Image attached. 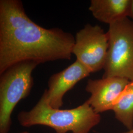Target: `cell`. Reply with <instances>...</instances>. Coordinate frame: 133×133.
I'll return each instance as SVG.
<instances>
[{"label":"cell","instance_id":"cell-1","mask_svg":"<svg viewBox=\"0 0 133 133\" xmlns=\"http://www.w3.org/2000/svg\"><path fill=\"white\" fill-rule=\"evenodd\" d=\"M75 43L71 33L35 23L21 1H0V75L19 62L70 60Z\"/></svg>","mask_w":133,"mask_h":133},{"label":"cell","instance_id":"cell-2","mask_svg":"<svg viewBox=\"0 0 133 133\" xmlns=\"http://www.w3.org/2000/svg\"><path fill=\"white\" fill-rule=\"evenodd\" d=\"M23 127L44 125L54 129L56 133H89L101 120L87 101L74 109H57L49 105L45 89L37 104L29 111H22L17 115Z\"/></svg>","mask_w":133,"mask_h":133},{"label":"cell","instance_id":"cell-3","mask_svg":"<svg viewBox=\"0 0 133 133\" xmlns=\"http://www.w3.org/2000/svg\"><path fill=\"white\" fill-rule=\"evenodd\" d=\"M39 64L32 61L17 63L0 75V133H8L11 114L19 101L28 96L33 86L32 76Z\"/></svg>","mask_w":133,"mask_h":133},{"label":"cell","instance_id":"cell-4","mask_svg":"<svg viewBox=\"0 0 133 133\" xmlns=\"http://www.w3.org/2000/svg\"><path fill=\"white\" fill-rule=\"evenodd\" d=\"M109 48L103 77L133 81V20L127 17L109 25Z\"/></svg>","mask_w":133,"mask_h":133},{"label":"cell","instance_id":"cell-5","mask_svg":"<svg viewBox=\"0 0 133 133\" xmlns=\"http://www.w3.org/2000/svg\"><path fill=\"white\" fill-rule=\"evenodd\" d=\"M108 48L107 33L98 25L88 24L76 33L72 54L93 73L104 69Z\"/></svg>","mask_w":133,"mask_h":133},{"label":"cell","instance_id":"cell-6","mask_svg":"<svg viewBox=\"0 0 133 133\" xmlns=\"http://www.w3.org/2000/svg\"><path fill=\"white\" fill-rule=\"evenodd\" d=\"M130 81L118 77L90 79L85 87L91 95L87 101L97 114L112 110L116 101Z\"/></svg>","mask_w":133,"mask_h":133},{"label":"cell","instance_id":"cell-7","mask_svg":"<svg viewBox=\"0 0 133 133\" xmlns=\"http://www.w3.org/2000/svg\"><path fill=\"white\" fill-rule=\"evenodd\" d=\"M91 73L84 65L76 60L62 71L53 74L49 79L46 89L49 105L53 108L60 109L63 105V97L66 92Z\"/></svg>","mask_w":133,"mask_h":133},{"label":"cell","instance_id":"cell-8","mask_svg":"<svg viewBox=\"0 0 133 133\" xmlns=\"http://www.w3.org/2000/svg\"><path fill=\"white\" fill-rule=\"evenodd\" d=\"M132 0H91L89 10L96 19L110 25L129 17Z\"/></svg>","mask_w":133,"mask_h":133},{"label":"cell","instance_id":"cell-9","mask_svg":"<svg viewBox=\"0 0 133 133\" xmlns=\"http://www.w3.org/2000/svg\"><path fill=\"white\" fill-rule=\"evenodd\" d=\"M112 110L115 117L128 129H133V81L126 86L116 101Z\"/></svg>","mask_w":133,"mask_h":133},{"label":"cell","instance_id":"cell-10","mask_svg":"<svg viewBox=\"0 0 133 133\" xmlns=\"http://www.w3.org/2000/svg\"><path fill=\"white\" fill-rule=\"evenodd\" d=\"M129 18L133 20V0H132V3H131V5L130 12H129Z\"/></svg>","mask_w":133,"mask_h":133},{"label":"cell","instance_id":"cell-11","mask_svg":"<svg viewBox=\"0 0 133 133\" xmlns=\"http://www.w3.org/2000/svg\"><path fill=\"white\" fill-rule=\"evenodd\" d=\"M133 133V129L131 130H130V131H128L127 132H122V133Z\"/></svg>","mask_w":133,"mask_h":133},{"label":"cell","instance_id":"cell-12","mask_svg":"<svg viewBox=\"0 0 133 133\" xmlns=\"http://www.w3.org/2000/svg\"><path fill=\"white\" fill-rule=\"evenodd\" d=\"M29 133L28 132H23V133Z\"/></svg>","mask_w":133,"mask_h":133}]
</instances>
